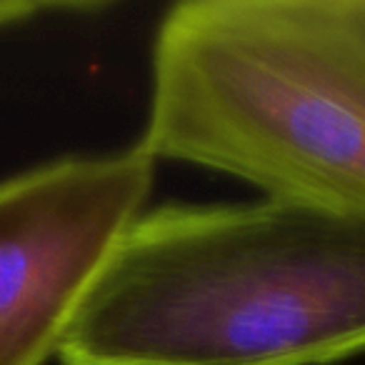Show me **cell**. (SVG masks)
<instances>
[{
    "mask_svg": "<svg viewBox=\"0 0 365 365\" xmlns=\"http://www.w3.org/2000/svg\"><path fill=\"white\" fill-rule=\"evenodd\" d=\"M365 353V213L265 198L143 210L58 365H333Z\"/></svg>",
    "mask_w": 365,
    "mask_h": 365,
    "instance_id": "cell-1",
    "label": "cell"
},
{
    "mask_svg": "<svg viewBox=\"0 0 365 365\" xmlns=\"http://www.w3.org/2000/svg\"><path fill=\"white\" fill-rule=\"evenodd\" d=\"M135 145L268 198L365 213V0L168 8Z\"/></svg>",
    "mask_w": 365,
    "mask_h": 365,
    "instance_id": "cell-2",
    "label": "cell"
},
{
    "mask_svg": "<svg viewBox=\"0 0 365 365\" xmlns=\"http://www.w3.org/2000/svg\"><path fill=\"white\" fill-rule=\"evenodd\" d=\"M138 145L68 155L0 180V365L56 358L93 280L153 190Z\"/></svg>",
    "mask_w": 365,
    "mask_h": 365,
    "instance_id": "cell-3",
    "label": "cell"
},
{
    "mask_svg": "<svg viewBox=\"0 0 365 365\" xmlns=\"http://www.w3.org/2000/svg\"><path fill=\"white\" fill-rule=\"evenodd\" d=\"M106 11L103 3H51V0H38V3H28V0H0V31L3 28L21 26V23H31L41 16H51V13H96Z\"/></svg>",
    "mask_w": 365,
    "mask_h": 365,
    "instance_id": "cell-4",
    "label": "cell"
}]
</instances>
